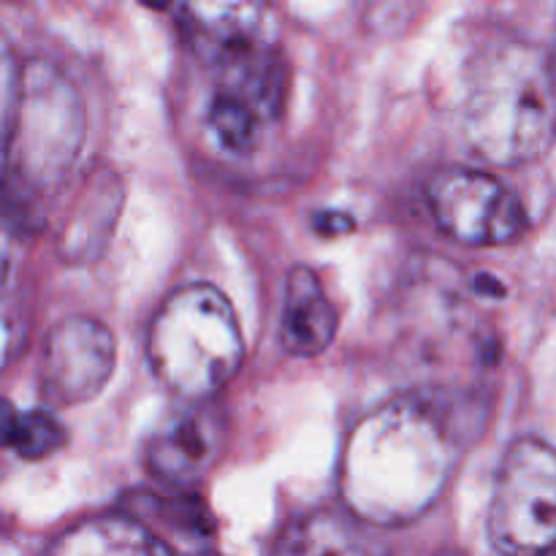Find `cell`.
<instances>
[{"instance_id":"1","label":"cell","mask_w":556,"mask_h":556,"mask_svg":"<svg viewBox=\"0 0 556 556\" xmlns=\"http://www.w3.org/2000/svg\"><path fill=\"white\" fill-rule=\"evenodd\" d=\"M470 445V410L438 391L400 396L369 413L348 440L340 489L372 525H405L427 514Z\"/></svg>"},{"instance_id":"2","label":"cell","mask_w":556,"mask_h":556,"mask_svg":"<svg viewBox=\"0 0 556 556\" xmlns=\"http://www.w3.org/2000/svg\"><path fill=\"white\" fill-rule=\"evenodd\" d=\"M465 139L492 166H525L546 155L554 141V71L546 49L503 43L478 63Z\"/></svg>"},{"instance_id":"3","label":"cell","mask_w":556,"mask_h":556,"mask_svg":"<svg viewBox=\"0 0 556 556\" xmlns=\"http://www.w3.org/2000/svg\"><path fill=\"white\" fill-rule=\"evenodd\" d=\"M147 356L168 391L188 402L212 400L242 367L237 313L215 286L179 288L152 320Z\"/></svg>"},{"instance_id":"4","label":"cell","mask_w":556,"mask_h":556,"mask_svg":"<svg viewBox=\"0 0 556 556\" xmlns=\"http://www.w3.org/2000/svg\"><path fill=\"white\" fill-rule=\"evenodd\" d=\"M286 65L248 27L223 38L220 79L210 103V134L228 155H250L286 101Z\"/></svg>"},{"instance_id":"5","label":"cell","mask_w":556,"mask_h":556,"mask_svg":"<svg viewBox=\"0 0 556 556\" xmlns=\"http://www.w3.org/2000/svg\"><path fill=\"white\" fill-rule=\"evenodd\" d=\"M489 541L503 554H541L556 541V459L538 438L514 443L489 505Z\"/></svg>"},{"instance_id":"6","label":"cell","mask_w":556,"mask_h":556,"mask_svg":"<svg viewBox=\"0 0 556 556\" xmlns=\"http://www.w3.org/2000/svg\"><path fill=\"white\" fill-rule=\"evenodd\" d=\"M81 134L85 119L74 87L43 65L22 74L20 112L11 136V155H20L22 172L38 182L60 179L81 150Z\"/></svg>"},{"instance_id":"7","label":"cell","mask_w":556,"mask_h":556,"mask_svg":"<svg viewBox=\"0 0 556 556\" xmlns=\"http://www.w3.org/2000/svg\"><path fill=\"white\" fill-rule=\"evenodd\" d=\"M429 206L454 242L465 248H497L525 231L521 201L492 174L476 168H445L427 188Z\"/></svg>"},{"instance_id":"8","label":"cell","mask_w":556,"mask_h":556,"mask_svg":"<svg viewBox=\"0 0 556 556\" xmlns=\"http://www.w3.org/2000/svg\"><path fill=\"white\" fill-rule=\"evenodd\" d=\"M117 362L112 331L92 318H68L54 326L43 348L41 391L49 405H85L101 394Z\"/></svg>"},{"instance_id":"9","label":"cell","mask_w":556,"mask_h":556,"mask_svg":"<svg viewBox=\"0 0 556 556\" xmlns=\"http://www.w3.org/2000/svg\"><path fill=\"white\" fill-rule=\"evenodd\" d=\"M226 445V418L210 400L193 402L147 445V465L179 492L201 486Z\"/></svg>"},{"instance_id":"10","label":"cell","mask_w":556,"mask_h":556,"mask_svg":"<svg viewBox=\"0 0 556 556\" xmlns=\"http://www.w3.org/2000/svg\"><path fill=\"white\" fill-rule=\"evenodd\" d=\"M337 309L326 296L318 275L309 266H296L288 275L286 309H282V345L291 356L313 358L331 345L337 334Z\"/></svg>"},{"instance_id":"11","label":"cell","mask_w":556,"mask_h":556,"mask_svg":"<svg viewBox=\"0 0 556 556\" xmlns=\"http://www.w3.org/2000/svg\"><path fill=\"white\" fill-rule=\"evenodd\" d=\"M58 554H172V548L130 514L101 516L65 532L52 546Z\"/></svg>"},{"instance_id":"12","label":"cell","mask_w":556,"mask_h":556,"mask_svg":"<svg viewBox=\"0 0 556 556\" xmlns=\"http://www.w3.org/2000/svg\"><path fill=\"white\" fill-rule=\"evenodd\" d=\"M136 519L155 521L161 530L182 532V538H199L206 541L210 535V514L204 505L193 497H152V494H141L136 497V505L128 510Z\"/></svg>"},{"instance_id":"13","label":"cell","mask_w":556,"mask_h":556,"mask_svg":"<svg viewBox=\"0 0 556 556\" xmlns=\"http://www.w3.org/2000/svg\"><path fill=\"white\" fill-rule=\"evenodd\" d=\"M22 98V71L9 38L0 30V182L11 161V136Z\"/></svg>"},{"instance_id":"14","label":"cell","mask_w":556,"mask_h":556,"mask_svg":"<svg viewBox=\"0 0 556 556\" xmlns=\"http://www.w3.org/2000/svg\"><path fill=\"white\" fill-rule=\"evenodd\" d=\"M63 445L65 432L58 424V418H52L43 410H30L16 416L11 448H14L22 459H47V456L58 454Z\"/></svg>"},{"instance_id":"15","label":"cell","mask_w":556,"mask_h":556,"mask_svg":"<svg viewBox=\"0 0 556 556\" xmlns=\"http://www.w3.org/2000/svg\"><path fill=\"white\" fill-rule=\"evenodd\" d=\"M315 228H318L324 237H334V233L353 231V220H351V217L340 215V212H324V215L315 220Z\"/></svg>"},{"instance_id":"16","label":"cell","mask_w":556,"mask_h":556,"mask_svg":"<svg viewBox=\"0 0 556 556\" xmlns=\"http://www.w3.org/2000/svg\"><path fill=\"white\" fill-rule=\"evenodd\" d=\"M16 416L20 413L9 405V402L0 400V448H11V438H14Z\"/></svg>"},{"instance_id":"17","label":"cell","mask_w":556,"mask_h":556,"mask_svg":"<svg viewBox=\"0 0 556 556\" xmlns=\"http://www.w3.org/2000/svg\"><path fill=\"white\" fill-rule=\"evenodd\" d=\"M141 3L150 5V9H155V11H163L168 3H172V0H141Z\"/></svg>"}]
</instances>
